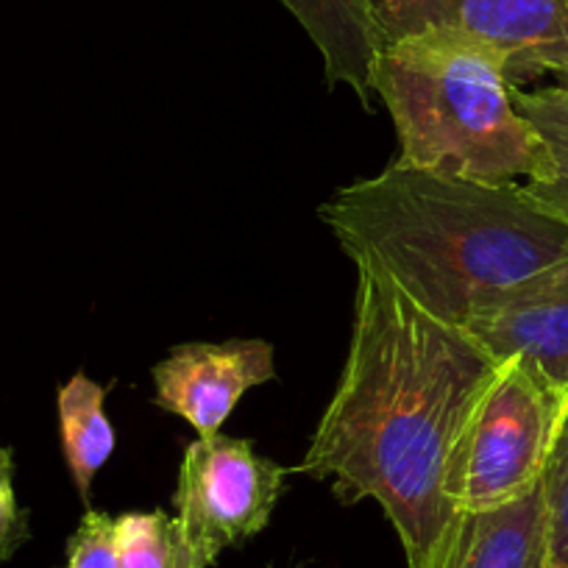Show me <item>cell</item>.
Instances as JSON below:
<instances>
[{
  "label": "cell",
  "instance_id": "obj_1",
  "mask_svg": "<svg viewBox=\"0 0 568 568\" xmlns=\"http://www.w3.org/2000/svg\"><path fill=\"white\" fill-rule=\"evenodd\" d=\"M499 365L471 332L357 267L346 363L296 471L332 479L343 505L374 499L407 568H435L463 518L452 468Z\"/></svg>",
  "mask_w": 568,
  "mask_h": 568
},
{
  "label": "cell",
  "instance_id": "obj_2",
  "mask_svg": "<svg viewBox=\"0 0 568 568\" xmlns=\"http://www.w3.org/2000/svg\"><path fill=\"white\" fill-rule=\"evenodd\" d=\"M321 217L354 267H371L455 326L568 260V223L521 184H483L390 165L337 190Z\"/></svg>",
  "mask_w": 568,
  "mask_h": 568
},
{
  "label": "cell",
  "instance_id": "obj_3",
  "mask_svg": "<svg viewBox=\"0 0 568 568\" xmlns=\"http://www.w3.org/2000/svg\"><path fill=\"white\" fill-rule=\"evenodd\" d=\"M371 90L396 125V168L483 184L549 173L546 142L518 112L501 64L479 48L433 34L382 42Z\"/></svg>",
  "mask_w": 568,
  "mask_h": 568
},
{
  "label": "cell",
  "instance_id": "obj_4",
  "mask_svg": "<svg viewBox=\"0 0 568 568\" xmlns=\"http://www.w3.org/2000/svg\"><path fill=\"white\" fill-rule=\"evenodd\" d=\"M568 396L521 359L499 365L463 435L452 499L460 513L505 507L538 488Z\"/></svg>",
  "mask_w": 568,
  "mask_h": 568
},
{
  "label": "cell",
  "instance_id": "obj_5",
  "mask_svg": "<svg viewBox=\"0 0 568 568\" xmlns=\"http://www.w3.org/2000/svg\"><path fill=\"white\" fill-rule=\"evenodd\" d=\"M371 9L379 42L446 37L490 53L516 87L546 73L568 79V0H371Z\"/></svg>",
  "mask_w": 568,
  "mask_h": 568
},
{
  "label": "cell",
  "instance_id": "obj_6",
  "mask_svg": "<svg viewBox=\"0 0 568 568\" xmlns=\"http://www.w3.org/2000/svg\"><path fill=\"white\" fill-rule=\"evenodd\" d=\"M284 477L287 471L278 463L256 455L243 438L217 433L184 449L173 507L206 566L267 527Z\"/></svg>",
  "mask_w": 568,
  "mask_h": 568
},
{
  "label": "cell",
  "instance_id": "obj_7",
  "mask_svg": "<svg viewBox=\"0 0 568 568\" xmlns=\"http://www.w3.org/2000/svg\"><path fill=\"white\" fill-rule=\"evenodd\" d=\"M273 376V346L265 341L184 343L154 365V404L187 420L199 438H210L251 387Z\"/></svg>",
  "mask_w": 568,
  "mask_h": 568
},
{
  "label": "cell",
  "instance_id": "obj_8",
  "mask_svg": "<svg viewBox=\"0 0 568 568\" xmlns=\"http://www.w3.org/2000/svg\"><path fill=\"white\" fill-rule=\"evenodd\" d=\"M463 329L471 332L499 363L521 359L566 393L568 260L496 296Z\"/></svg>",
  "mask_w": 568,
  "mask_h": 568
},
{
  "label": "cell",
  "instance_id": "obj_9",
  "mask_svg": "<svg viewBox=\"0 0 568 568\" xmlns=\"http://www.w3.org/2000/svg\"><path fill=\"white\" fill-rule=\"evenodd\" d=\"M435 568H546L544 485L485 513H463Z\"/></svg>",
  "mask_w": 568,
  "mask_h": 568
},
{
  "label": "cell",
  "instance_id": "obj_10",
  "mask_svg": "<svg viewBox=\"0 0 568 568\" xmlns=\"http://www.w3.org/2000/svg\"><path fill=\"white\" fill-rule=\"evenodd\" d=\"M302 23L324 57L326 81L348 84L371 109V70L379 53V31L371 0H278Z\"/></svg>",
  "mask_w": 568,
  "mask_h": 568
},
{
  "label": "cell",
  "instance_id": "obj_11",
  "mask_svg": "<svg viewBox=\"0 0 568 568\" xmlns=\"http://www.w3.org/2000/svg\"><path fill=\"white\" fill-rule=\"evenodd\" d=\"M103 402L106 390L87 374H75L73 379L64 382L57 396L64 463L84 501H90L92 479L114 452V429Z\"/></svg>",
  "mask_w": 568,
  "mask_h": 568
},
{
  "label": "cell",
  "instance_id": "obj_12",
  "mask_svg": "<svg viewBox=\"0 0 568 568\" xmlns=\"http://www.w3.org/2000/svg\"><path fill=\"white\" fill-rule=\"evenodd\" d=\"M513 101L546 142L551 160L549 173L540 182L521 184L524 195L568 223V84L560 81L529 92L513 84Z\"/></svg>",
  "mask_w": 568,
  "mask_h": 568
},
{
  "label": "cell",
  "instance_id": "obj_13",
  "mask_svg": "<svg viewBox=\"0 0 568 568\" xmlns=\"http://www.w3.org/2000/svg\"><path fill=\"white\" fill-rule=\"evenodd\" d=\"M120 568H206L190 546L176 516L165 510H136L114 518Z\"/></svg>",
  "mask_w": 568,
  "mask_h": 568
},
{
  "label": "cell",
  "instance_id": "obj_14",
  "mask_svg": "<svg viewBox=\"0 0 568 568\" xmlns=\"http://www.w3.org/2000/svg\"><path fill=\"white\" fill-rule=\"evenodd\" d=\"M540 485L546 507V568H568V413Z\"/></svg>",
  "mask_w": 568,
  "mask_h": 568
},
{
  "label": "cell",
  "instance_id": "obj_15",
  "mask_svg": "<svg viewBox=\"0 0 568 568\" xmlns=\"http://www.w3.org/2000/svg\"><path fill=\"white\" fill-rule=\"evenodd\" d=\"M62 568H120L118 527L109 513L87 510L68 544Z\"/></svg>",
  "mask_w": 568,
  "mask_h": 568
},
{
  "label": "cell",
  "instance_id": "obj_16",
  "mask_svg": "<svg viewBox=\"0 0 568 568\" xmlns=\"http://www.w3.org/2000/svg\"><path fill=\"white\" fill-rule=\"evenodd\" d=\"M26 538H29V524L14 494L12 452L0 446V560L12 557Z\"/></svg>",
  "mask_w": 568,
  "mask_h": 568
},
{
  "label": "cell",
  "instance_id": "obj_17",
  "mask_svg": "<svg viewBox=\"0 0 568 568\" xmlns=\"http://www.w3.org/2000/svg\"><path fill=\"white\" fill-rule=\"evenodd\" d=\"M566 396H568V379H566Z\"/></svg>",
  "mask_w": 568,
  "mask_h": 568
},
{
  "label": "cell",
  "instance_id": "obj_18",
  "mask_svg": "<svg viewBox=\"0 0 568 568\" xmlns=\"http://www.w3.org/2000/svg\"><path fill=\"white\" fill-rule=\"evenodd\" d=\"M566 84H568V79H566Z\"/></svg>",
  "mask_w": 568,
  "mask_h": 568
}]
</instances>
